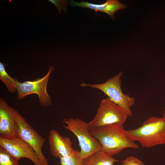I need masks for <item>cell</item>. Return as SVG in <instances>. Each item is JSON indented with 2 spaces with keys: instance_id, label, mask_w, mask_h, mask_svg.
Wrapping results in <instances>:
<instances>
[{
  "instance_id": "6da1fadb",
  "label": "cell",
  "mask_w": 165,
  "mask_h": 165,
  "mask_svg": "<svg viewBox=\"0 0 165 165\" xmlns=\"http://www.w3.org/2000/svg\"><path fill=\"white\" fill-rule=\"evenodd\" d=\"M89 133L97 140L103 151L111 156L118 154L126 148H139L129 137L123 125L103 126L89 130Z\"/></svg>"
},
{
  "instance_id": "7a4b0ae2",
  "label": "cell",
  "mask_w": 165,
  "mask_h": 165,
  "mask_svg": "<svg viewBox=\"0 0 165 165\" xmlns=\"http://www.w3.org/2000/svg\"><path fill=\"white\" fill-rule=\"evenodd\" d=\"M127 132L133 141H138L143 148L165 144V120L163 117H152L141 127Z\"/></svg>"
},
{
  "instance_id": "3957f363",
  "label": "cell",
  "mask_w": 165,
  "mask_h": 165,
  "mask_svg": "<svg viewBox=\"0 0 165 165\" xmlns=\"http://www.w3.org/2000/svg\"><path fill=\"white\" fill-rule=\"evenodd\" d=\"M123 73V72H121L102 83L90 84L82 82L80 86L100 90L111 101L121 107L128 116H132L133 114L130 108L134 105L135 99L127 94H123L122 91L121 77Z\"/></svg>"
},
{
  "instance_id": "277c9868",
  "label": "cell",
  "mask_w": 165,
  "mask_h": 165,
  "mask_svg": "<svg viewBox=\"0 0 165 165\" xmlns=\"http://www.w3.org/2000/svg\"><path fill=\"white\" fill-rule=\"evenodd\" d=\"M61 122L67 125L63 124V126L77 138L81 148L79 155L82 160L95 152L103 150L97 140L90 134L88 123L79 118H64Z\"/></svg>"
},
{
  "instance_id": "5b68a950",
  "label": "cell",
  "mask_w": 165,
  "mask_h": 165,
  "mask_svg": "<svg viewBox=\"0 0 165 165\" xmlns=\"http://www.w3.org/2000/svg\"><path fill=\"white\" fill-rule=\"evenodd\" d=\"M128 116L123 110L108 97L102 100L94 118L89 123V130L112 124L123 125Z\"/></svg>"
},
{
  "instance_id": "8992f818",
  "label": "cell",
  "mask_w": 165,
  "mask_h": 165,
  "mask_svg": "<svg viewBox=\"0 0 165 165\" xmlns=\"http://www.w3.org/2000/svg\"><path fill=\"white\" fill-rule=\"evenodd\" d=\"M14 115L17 126L16 137L33 149L42 165H49L48 160L42 150L45 139L28 123L16 110H15Z\"/></svg>"
},
{
  "instance_id": "52a82bcc",
  "label": "cell",
  "mask_w": 165,
  "mask_h": 165,
  "mask_svg": "<svg viewBox=\"0 0 165 165\" xmlns=\"http://www.w3.org/2000/svg\"><path fill=\"white\" fill-rule=\"evenodd\" d=\"M54 68L53 66H50L48 72L44 76L34 80L23 82L18 81L17 83V99L21 100L27 95L35 94L38 96L41 105H51V97L47 93V86L50 74Z\"/></svg>"
},
{
  "instance_id": "ba28073f",
  "label": "cell",
  "mask_w": 165,
  "mask_h": 165,
  "mask_svg": "<svg viewBox=\"0 0 165 165\" xmlns=\"http://www.w3.org/2000/svg\"><path fill=\"white\" fill-rule=\"evenodd\" d=\"M0 146L19 160L26 158L35 165H42L33 149L19 138H7L0 137Z\"/></svg>"
},
{
  "instance_id": "9c48e42d",
  "label": "cell",
  "mask_w": 165,
  "mask_h": 165,
  "mask_svg": "<svg viewBox=\"0 0 165 165\" xmlns=\"http://www.w3.org/2000/svg\"><path fill=\"white\" fill-rule=\"evenodd\" d=\"M15 110L0 98V137L7 138L16 137Z\"/></svg>"
},
{
  "instance_id": "30bf717a",
  "label": "cell",
  "mask_w": 165,
  "mask_h": 165,
  "mask_svg": "<svg viewBox=\"0 0 165 165\" xmlns=\"http://www.w3.org/2000/svg\"><path fill=\"white\" fill-rule=\"evenodd\" d=\"M48 141L51 154L55 157L60 158L69 156L75 151L72 147L71 139L61 135L56 130L50 131Z\"/></svg>"
},
{
  "instance_id": "8fae6325",
  "label": "cell",
  "mask_w": 165,
  "mask_h": 165,
  "mask_svg": "<svg viewBox=\"0 0 165 165\" xmlns=\"http://www.w3.org/2000/svg\"><path fill=\"white\" fill-rule=\"evenodd\" d=\"M69 1V4L71 6L87 8L96 11L104 12L108 14L112 19L114 17V15L117 11L127 7L126 5L121 3L118 0H107L105 3L101 4H93L87 2Z\"/></svg>"
},
{
  "instance_id": "7c38bea8",
  "label": "cell",
  "mask_w": 165,
  "mask_h": 165,
  "mask_svg": "<svg viewBox=\"0 0 165 165\" xmlns=\"http://www.w3.org/2000/svg\"><path fill=\"white\" fill-rule=\"evenodd\" d=\"M119 161L100 150L91 154L82 160V165H116L114 163Z\"/></svg>"
},
{
  "instance_id": "4fadbf2b",
  "label": "cell",
  "mask_w": 165,
  "mask_h": 165,
  "mask_svg": "<svg viewBox=\"0 0 165 165\" xmlns=\"http://www.w3.org/2000/svg\"><path fill=\"white\" fill-rule=\"evenodd\" d=\"M0 79L5 84L9 92L13 93L17 90V83L18 80L7 73L5 69L4 64L1 62H0Z\"/></svg>"
},
{
  "instance_id": "5bb4252c",
  "label": "cell",
  "mask_w": 165,
  "mask_h": 165,
  "mask_svg": "<svg viewBox=\"0 0 165 165\" xmlns=\"http://www.w3.org/2000/svg\"><path fill=\"white\" fill-rule=\"evenodd\" d=\"M19 160L0 146V165H20Z\"/></svg>"
},
{
  "instance_id": "9a60e30c",
  "label": "cell",
  "mask_w": 165,
  "mask_h": 165,
  "mask_svg": "<svg viewBox=\"0 0 165 165\" xmlns=\"http://www.w3.org/2000/svg\"><path fill=\"white\" fill-rule=\"evenodd\" d=\"M82 161L79 152L75 150L72 155L60 158L61 165H82Z\"/></svg>"
},
{
  "instance_id": "2e32d148",
  "label": "cell",
  "mask_w": 165,
  "mask_h": 165,
  "mask_svg": "<svg viewBox=\"0 0 165 165\" xmlns=\"http://www.w3.org/2000/svg\"><path fill=\"white\" fill-rule=\"evenodd\" d=\"M49 1L53 4L56 8L59 10L58 13L61 14L62 10L63 9L64 12L68 11L66 9L67 5L69 4L66 0H49Z\"/></svg>"
},
{
  "instance_id": "e0dca14e",
  "label": "cell",
  "mask_w": 165,
  "mask_h": 165,
  "mask_svg": "<svg viewBox=\"0 0 165 165\" xmlns=\"http://www.w3.org/2000/svg\"><path fill=\"white\" fill-rule=\"evenodd\" d=\"M121 165H145L140 160L133 156L127 157L123 161Z\"/></svg>"
},
{
  "instance_id": "ac0fdd59",
  "label": "cell",
  "mask_w": 165,
  "mask_h": 165,
  "mask_svg": "<svg viewBox=\"0 0 165 165\" xmlns=\"http://www.w3.org/2000/svg\"><path fill=\"white\" fill-rule=\"evenodd\" d=\"M163 119L165 120V110L164 111L163 114Z\"/></svg>"
}]
</instances>
